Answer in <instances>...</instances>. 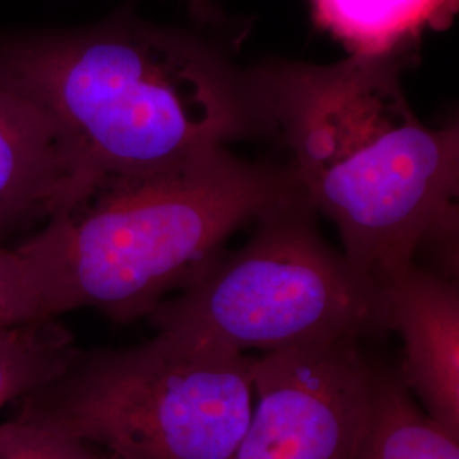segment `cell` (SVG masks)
Here are the masks:
<instances>
[{
	"mask_svg": "<svg viewBox=\"0 0 459 459\" xmlns=\"http://www.w3.org/2000/svg\"><path fill=\"white\" fill-rule=\"evenodd\" d=\"M403 64L276 62L248 75L301 196L333 221L347 263L383 293L420 252L458 278V125L429 128L417 117Z\"/></svg>",
	"mask_w": 459,
	"mask_h": 459,
	"instance_id": "6da1fadb",
	"label": "cell"
},
{
	"mask_svg": "<svg viewBox=\"0 0 459 459\" xmlns=\"http://www.w3.org/2000/svg\"><path fill=\"white\" fill-rule=\"evenodd\" d=\"M0 75L56 126L81 199L263 128L250 77L220 49L132 13L82 28L0 33Z\"/></svg>",
	"mask_w": 459,
	"mask_h": 459,
	"instance_id": "7a4b0ae2",
	"label": "cell"
},
{
	"mask_svg": "<svg viewBox=\"0 0 459 459\" xmlns=\"http://www.w3.org/2000/svg\"><path fill=\"white\" fill-rule=\"evenodd\" d=\"M290 170L214 148L162 172L99 186L33 235L49 310L145 316L223 252L230 237L299 196Z\"/></svg>",
	"mask_w": 459,
	"mask_h": 459,
	"instance_id": "3957f363",
	"label": "cell"
},
{
	"mask_svg": "<svg viewBox=\"0 0 459 459\" xmlns=\"http://www.w3.org/2000/svg\"><path fill=\"white\" fill-rule=\"evenodd\" d=\"M254 361L162 332L123 349L77 347L13 419L115 459H231L254 409Z\"/></svg>",
	"mask_w": 459,
	"mask_h": 459,
	"instance_id": "277c9868",
	"label": "cell"
},
{
	"mask_svg": "<svg viewBox=\"0 0 459 459\" xmlns=\"http://www.w3.org/2000/svg\"><path fill=\"white\" fill-rule=\"evenodd\" d=\"M246 246L220 254L148 322L231 352H274L390 332L385 293L328 246L301 196L257 220Z\"/></svg>",
	"mask_w": 459,
	"mask_h": 459,
	"instance_id": "5b68a950",
	"label": "cell"
},
{
	"mask_svg": "<svg viewBox=\"0 0 459 459\" xmlns=\"http://www.w3.org/2000/svg\"><path fill=\"white\" fill-rule=\"evenodd\" d=\"M375 369L356 341L255 356L254 409L231 459H354Z\"/></svg>",
	"mask_w": 459,
	"mask_h": 459,
	"instance_id": "8992f818",
	"label": "cell"
},
{
	"mask_svg": "<svg viewBox=\"0 0 459 459\" xmlns=\"http://www.w3.org/2000/svg\"><path fill=\"white\" fill-rule=\"evenodd\" d=\"M79 199L77 172L56 126L0 75V244L41 229Z\"/></svg>",
	"mask_w": 459,
	"mask_h": 459,
	"instance_id": "52a82bcc",
	"label": "cell"
},
{
	"mask_svg": "<svg viewBox=\"0 0 459 459\" xmlns=\"http://www.w3.org/2000/svg\"><path fill=\"white\" fill-rule=\"evenodd\" d=\"M390 332L403 339L398 375L426 413L459 436V288L417 264L385 291Z\"/></svg>",
	"mask_w": 459,
	"mask_h": 459,
	"instance_id": "ba28073f",
	"label": "cell"
},
{
	"mask_svg": "<svg viewBox=\"0 0 459 459\" xmlns=\"http://www.w3.org/2000/svg\"><path fill=\"white\" fill-rule=\"evenodd\" d=\"M313 21L349 56L411 62L427 33L447 30L459 0H310Z\"/></svg>",
	"mask_w": 459,
	"mask_h": 459,
	"instance_id": "9c48e42d",
	"label": "cell"
},
{
	"mask_svg": "<svg viewBox=\"0 0 459 459\" xmlns=\"http://www.w3.org/2000/svg\"><path fill=\"white\" fill-rule=\"evenodd\" d=\"M354 459H459V436L417 405L396 369L377 364L369 419Z\"/></svg>",
	"mask_w": 459,
	"mask_h": 459,
	"instance_id": "30bf717a",
	"label": "cell"
},
{
	"mask_svg": "<svg viewBox=\"0 0 459 459\" xmlns=\"http://www.w3.org/2000/svg\"><path fill=\"white\" fill-rule=\"evenodd\" d=\"M75 351L72 332L58 318L0 325V411L48 385Z\"/></svg>",
	"mask_w": 459,
	"mask_h": 459,
	"instance_id": "8fae6325",
	"label": "cell"
},
{
	"mask_svg": "<svg viewBox=\"0 0 459 459\" xmlns=\"http://www.w3.org/2000/svg\"><path fill=\"white\" fill-rule=\"evenodd\" d=\"M55 318L39 246L30 233L16 246L0 244V325Z\"/></svg>",
	"mask_w": 459,
	"mask_h": 459,
	"instance_id": "7c38bea8",
	"label": "cell"
},
{
	"mask_svg": "<svg viewBox=\"0 0 459 459\" xmlns=\"http://www.w3.org/2000/svg\"><path fill=\"white\" fill-rule=\"evenodd\" d=\"M0 459H115L92 444L11 419L0 426Z\"/></svg>",
	"mask_w": 459,
	"mask_h": 459,
	"instance_id": "4fadbf2b",
	"label": "cell"
},
{
	"mask_svg": "<svg viewBox=\"0 0 459 459\" xmlns=\"http://www.w3.org/2000/svg\"><path fill=\"white\" fill-rule=\"evenodd\" d=\"M189 2V7L193 11L195 16L206 21L210 19L213 14V5H212V0H187Z\"/></svg>",
	"mask_w": 459,
	"mask_h": 459,
	"instance_id": "5bb4252c",
	"label": "cell"
}]
</instances>
